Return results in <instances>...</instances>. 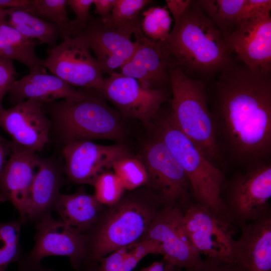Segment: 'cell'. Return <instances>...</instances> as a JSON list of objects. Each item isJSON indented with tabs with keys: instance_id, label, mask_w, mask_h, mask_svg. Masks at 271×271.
<instances>
[{
	"instance_id": "obj_1",
	"label": "cell",
	"mask_w": 271,
	"mask_h": 271,
	"mask_svg": "<svg viewBox=\"0 0 271 271\" xmlns=\"http://www.w3.org/2000/svg\"><path fill=\"white\" fill-rule=\"evenodd\" d=\"M206 88L220 150L222 145L246 169L266 163L271 152V74L253 72L235 59Z\"/></svg>"
},
{
	"instance_id": "obj_2",
	"label": "cell",
	"mask_w": 271,
	"mask_h": 271,
	"mask_svg": "<svg viewBox=\"0 0 271 271\" xmlns=\"http://www.w3.org/2000/svg\"><path fill=\"white\" fill-rule=\"evenodd\" d=\"M162 43L186 76L206 82L235 60L222 33L194 1L175 21L168 38Z\"/></svg>"
},
{
	"instance_id": "obj_3",
	"label": "cell",
	"mask_w": 271,
	"mask_h": 271,
	"mask_svg": "<svg viewBox=\"0 0 271 271\" xmlns=\"http://www.w3.org/2000/svg\"><path fill=\"white\" fill-rule=\"evenodd\" d=\"M152 196L121 198L103 213L84 233L88 266L94 271L98 261L115 250L142 241L151 222L163 208Z\"/></svg>"
},
{
	"instance_id": "obj_4",
	"label": "cell",
	"mask_w": 271,
	"mask_h": 271,
	"mask_svg": "<svg viewBox=\"0 0 271 271\" xmlns=\"http://www.w3.org/2000/svg\"><path fill=\"white\" fill-rule=\"evenodd\" d=\"M169 70L172 93L169 118L217 167L221 151L209 108L206 82L188 77L172 59Z\"/></svg>"
},
{
	"instance_id": "obj_5",
	"label": "cell",
	"mask_w": 271,
	"mask_h": 271,
	"mask_svg": "<svg viewBox=\"0 0 271 271\" xmlns=\"http://www.w3.org/2000/svg\"><path fill=\"white\" fill-rule=\"evenodd\" d=\"M157 118L156 137L166 145L183 168L192 200L230 222L221 196L223 173L177 128L168 114Z\"/></svg>"
},
{
	"instance_id": "obj_6",
	"label": "cell",
	"mask_w": 271,
	"mask_h": 271,
	"mask_svg": "<svg viewBox=\"0 0 271 271\" xmlns=\"http://www.w3.org/2000/svg\"><path fill=\"white\" fill-rule=\"evenodd\" d=\"M65 143L102 139L118 141L123 136L119 116L103 100L92 93L80 99L43 104Z\"/></svg>"
},
{
	"instance_id": "obj_7",
	"label": "cell",
	"mask_w": 271,
	"mask_h": 271,
	"mask_svg": "<svg viewBox=\"0 0 271 271\" xmlns=\"http://www.w3.org/2000/svg\"><path fill=\"white\" fill-rule=\"evenodd\" d=\"M221 196L230 222L239 228L271 213L270 163L260 164L236 173L224 181Z\"/></svg>"
},
{
	"instance_id": "obj_8",
	"label": "cell",
	"mask_w": 271,
	"mask_h": 271,
	"mask_svg": "<svg viewBox=\"0 0 271 271\" xmlns=\"http://www.w3.org/2000/svg\"><path fill=\"white\" fill-rule=\"evenodd\" d=\"M83 36L66 37L63 42L47 49L42 65L69 85L100 92L103 72Z\"/></svg>"
},
{
	"instance_id": "obj_9",
	"label": "cell",
	"mask_w": 271,
	"mask_h": 271,
	"mask_svg": "<svg viewBox=\"0 0 271 271\" xmlns=\"http://www.w3.org/2000/svg\"><path fill=\"white\" fill-rule=\"evenodd\" d=\"M144 157L151 194L164 208L184 206L191 200L189 183L166 145L156 137L145 146Z\"/></svg>"
},
{
	"instance_id": "obj_10",
	"label": "cell",
	"mask_w": 271,
	"mask_h": 271,
	"mask_svg": "<svg viewBox=\"0 0 271 271\" xmlns=\"http://www.w3.org/2000/svg\"><path fill=\"white\" fill-rule=\"evenodd\" d=\"M99 94L123 114L147 126L152 125L162 105L168 100L165 89L148 87L133 78L115 71L104 79Z\"/></svg>"
},
{
	"instance_id": "obj_11",
	"label": "cell",
	"mask_w": 271,
	"mask_h": 271,
	"mask_svg": "<svg viewBox=\"0 0 271 271\" xmlns=\"http://www.w3.org/2000/svg\"><path fill=\"white\" fill-rule=\"evenodd\" d=\"M182 210L186 232L199 253L229 262L234 241L233 225L192 199Z\"/></svg>"
},
{
	"instance_id": "obj_12",
	"label": "cell",
	"mask_w": 271,
	"mask_h": 271,
	"mask_svg": "<svg viewBox=\"0 0 271 271\" xmlns=\"http://www.w3.org/2000/svg\"><path fill=\"white\" fill-rule=\"evenodd\" d=\"M270 12L241 20L231 31L223 34L235 59L255 72L271 74Z\"/></svg>"
},
{
	"instance_id": "obj_13",
	"label": "cell",
	"mask_w": 271,
	"mask_h": 271,
	"mask_svg": "<svg viewBox=\"0 0 271 271\" xmlns=\"http://www.w3.org/2000/svg\"><path fill=\"white\" fill-rule=\"evenodd\" d=\"M145 239L158 241L163 258L178 268L192 271L203 264L201 254L186 232L183 211L179 205L161 209L142 240Z\"/></svg>"
},
{
	"instance_id": "obj_14",
	"label": "cell",
	"mask_w": 271,
	"mask_h": 271,
	"mask_svg": "<svg viewBox=\"0 0 271 271\" xmlns=\"http://www.w3.org/2000/svg\"><path fill=\"white\" fill-rule=\"evenodd\" d=\"M35 243L26 256L30 260L40 262L50 255L65 256L77 270L85 267L89 271L84 233L65 223L54 219L50 213L40 218L36 225Z\"/></svg>"
},
{
	"instance_id": "obj_15",
	"label": "cell",
	"mask_w": 271,
	"mask_h": 271,
	"mask_svg": "<svg viewBox=\"0 0 271 271\" xmlns=\"http://www.w3.org/2000/svg\"><path fill=\"white\" fill-rule=\"evenodd\" d=\"M62 153L64 171L69 179L76 184L91 185L101 174L112 168L115 161L129 156L123 145H101L89 140L67 142Z\"/></svg>"
},
{
	"instance_id": "obj_16",
	"label": "cell",
	"mask_w": 271,
	"mask_h": 271,
	"mask_svg": "<svg viewBox=\"0 0 271 271\" xmlns=\"http://www.w3.org/2000/svg\"><path fill=\"white\" fill-rule=\"evenodd\" d=\"M50 126L43 103L36 100L28 99L0 109V128L16 145L35 153L48 143Z\"/></svg>"
},
{
	"instance_id": "obj_17",
	"label": "cell",
	"mask_w": 271,
	"mask_h": 271,
	"mask_svg": "<svg viewBox=\"0 0 271 271\" xmlns=\"http://www.w3.org/2000/svg\"><path fill=\"white\" fill-rule=\"evenodd\" d=\"M81 34L96 56L103 73L110 74L133 56L139 44V37H133L111 26L100 18L90 17Z\"/></svg>"
},
{
	"instance_id": "obj_18",
	"label": "cell",
	"mask_w": 271,
	"mask_h": 271,
	"mask_svg": "<svg viewBox=\"0 0 271 271\" xmlns=\"http://www.w3.org/2000/svg\"><path fill=\"white\" fill-rule=\"evenodd\" d=\"M40 158L35 152L14 144L0 175V201L10 202L23 222L27 220L31 187Z\"/></svg>"
},
{
	"instance_id": "obj_19",
	"label": "cell",
	"mask_w": 271,
	"mask_h": 271,
	"mask_svg": "<svg viewBox=\"0 0 271 271\" xmlns=\"http://www.w3.org/2000/svg\"><path fill=\"white\" fill-rule=\"evenodd\" d=\"M240 228L229 262L240 271H271V213Z\"/></svg>"
},
{
	"instance_id": "obj_20",
	"label": "cell",
	"mask_w": 271,
	"mask_h": 271,
	"mask_svg": "<svg viewBox=\"0 0 271 271\" xmlns=\"http://www.w3.org/2000/svg\"><path fill=\"white\" fill-rule=\"evenodd\" d=\"M131 58L120 68V73L133 78L151 88L170 85L169 70L171 56L162 42H154L144 34Z\"/></svg>"
},
{
	"instance_id": "obj_21",
	"label": "cell",
	"mask_w": 271,
	"mask_h": 271,
	"mask_svg": "<svg viewBox=\"0 0 271 271\" xmlns=\"http://www.w3.org/2000/svg\"><path fill=\"white\" fill-rule=\"evenodd\" d=\"M89 92L79 90L58 77L49 74L41 66L16 80L9 91L10 99L15 104L28 99H34L42 103L58 99H80Z\"/></svg>"
},
{
	"instance_id": "obj_22",
	"label": "cell",
	"mask_w": 271,
	"mask_h": 271,
	"mask_svg": "<svg viewBox=\"0 0 271 271\" xmlns=\"http://www.w3.org/2000/svg\"><path fill=\"white\" fill-rule=\"evenodd\" d=\"M62 170L50 159L40 158L30 192L27 220L39 219L50 213L60 194Z\"/></svg>"
},
{
	"instance_id": "obj_23",
	"label": "cell",
	"mask_w": 271,
	"mask_h": 271,
	"mask_svg": "<svg viewBox=\"0 0 271 271\" xmlns=\"http://www.w3.org/2000/svg\"><path fill=\"white\" fill-rule=\"evenodd\" d=\"M103 206L94 195L82 190L71 194H60L53 208L65 223L84 233L96 222Z\"/></svg>"
},
{
	"instance_id": "obj_24",
	"label": "cell",
	"mask_w": 271,
	"mask_h": 271,
	"mask_svg": "<svg viewBox=\"0 0 271 271\" xmlns=\"http://www.w3.org/2000/svg\"><path fill=\"white\" fill-rule=\"evenodd\" d=\"M6 23L25 37L37 39L40 43L56 46L57 38L61 37L59 29L47 22L27 12L23 8L8 9L4 19Z\"/></svg>"
},
{
	"instance_id": "obj_25",
	"label": "cell",
	"mask_w": 271,
	"mask_h": 271,
	"mask_svg": "<svg viewBox=\"0 0 271 271\" xmlns=\"http://www.w3.org/2000/svg\"><path fill=\"white\" fill-rule=\"evenodd\" d=\"M67 0H31L25 10L31 14L55 24L60 30L61 37L76 35L81 30L75 20L68 16Z\"/></svg>"
},
{
	"instance_id": "obj_26",
	"label": "cell",
	"mask_w": 271,
	"mask_h": 271,
	"mask_svg": "<svg viewBox=\"0 0 271 271\" xmlns=\"http://www.w3.org/2000/svg\"><path fill=\"white\" fill-rule=\"evenodd\" d=\"M152 2L149 0H115L110 17L104 20L136 38L143 34L140 13Z\"/></svg>"
},
{
	"instance_id": "obj_27",
	"label": "cell",
	"mask_w": 271,
	"mask_h": 271,
	"mask_svg": "<svg viewBox=\"0 0 271 271\" xmlns=\"http://www.w3.org/2000/svg\"><path fill=\"white\" fill-rule=\"evenodd\" d=\"M194 1L223 34L231 31L238 22L245 0Z\"/></svg>"
},
{
	"instance_id": "obj_28",
	"label": "cell",
	"mask_w": 271,
	"mask_h": 271,
	"mask_svg": "<svg viewBox=\"0 0 271 271\" xmlns=\"http://www.w3.org/2000/svg\"><path fill=\"white\" fill-rule=\"evenodd\" d=\"M172 21L166 6L150 7L143 13L142 32L153 41L164 42L170 32Z\"/></svg>"
},
{
	"instance_id": "obj_29",
	"label": "cell",
	"mask_w": 271,
	"mask_h": 271,
	"mask_svg": "<svg viewBox=\"0 0 271 271\" xmlns=\"http://www.w3.org/2000/svg\"><path fill=\"white\" fill-rule=\"evenodd\" d=\"M23 222L21 219L0 222V271H5L11 262L21 257L19 236Z\"/></svg>"
},
{
	"instance_id": "obj_30",
	"label": "cell",
	"mask_w": 271,
	"mask_h": 271,
	"mask_svg": "<svg viewBox=\"0 0 271 271\" xmlns=\"http://www.w3.org/2000/svg\"><path fill=\"white\" fill-rule=\"evenodd\" d=\"M112 169L125 189L132 190L148 183L146 168L138 159L130 156L122 158L113 163Z\"/></svg>"
},
{
	"instance_id": "obj_31",
	"label": "cell",
	"mask_w": 271,
	"mask_h": 271,
	"mask_svg": "<svg viewBox=\"0 0 271 271\" xmlns=\"http://www.w3.org/2000/svg\"><path fill=\"white\" fill-rule=\"evenodd\" d=\"M93 186L96 199L103 205L107 206L117 203L122 198L125 189L119 177L109 171L101 174Z\"/></svg>"
},
{
	"instance_id": "obj_32",
	"label": "cell",
	"mask_w": 271,
	"mask_h": 271,
	"mask_svg": "<svg viewBox=\"0 0 271 271\" xmlns=\"http://www.w3.org/2000/svg\"><path fill=\"white\" fill-rule=\"evenodd\" d=\"M0 35L16 50L26 56L32 64L34 69L42 65V60L36 55L35 47L38 44L9 25L5 20H0Z\"/></svg>"
},
{
	"instance_id": "obj_33",
	"label": "cell",
	"mask_w": 271,
	"mask_h": 271,
	"mask_svg": "<svg viewBox=\"0 0 271 271\" xmlns=\"http://www.w3.org/2000/svg\"><path fill=\"white\" fill-rule=\"evenodd\" d=\"M150 254H162L160 245L154 240H143L137 243L134 249L115 271H131L141 260Z\"/></svg>"
},
{
	"instance_id": "obj_34",
	"label": "cell",
	"mask_w": 271,
	"mask_h": 271,
	"mask_svg": "<svg viewBox=\"0 0 271 271\" xmlns=\"http://www.w3.org/2000/svg\"><path fill=\"white\" fill-rule=\"evenodd\" d=\"M136 244L137 243L120 247L101 258L98 261L94 271H115L132 251Z\"/></svg>"
},
{
	"instance_id": "obj_35",
	"label": "cell",
	"mask_w": 271,
	"mask_h": 271,
	"mask_svg": "<svg viewBox=\"0 0 271 271\" xmlns=\"http://www.w3.org/2000/svg\"><path fill=\"white\" fill-rule=\"evenodd\" d=\"M16 77L13 60L0 56V109L4 108V97L11 89Z\"/></svg>"
},
{
	"instance_id": "obj_36",
	"label": "cell",
	"mask_w": 271,
	"mask_h": 271,
	"mask_svg": "<svg viewBox=\"0 0 271 271\" xmlns=\"http://www.w3.org/2000/svg\"><path fill=\"white\" fill-rule=\"evenodd\" d=\"M67 6L74 12L76 19L74 20L82 30L87 23L90 16L89 9L93 0H67Z\"/></svg>"
},
{
	"instance_id": "obj_37",
	"label": "cell",
	"mask_w": 271,
	"mask_h": 271,
	"mask_svg": "<svg viewBox=\"0 0 271 271\" xmlns=\"http://www.w3.org/2000/svg\"><path fill=\"white\" fill-rule=\"evenodd\" d=\"M270 0H245L239 21L262 12H270Z\"/></svg>"
},
{
	"instance_id": "obj_38",
	"label": "cell",
	"mask_w": 271,
	"mask_h": 271,
	"mask_svg": "<svg viewBox=\"0 0 271 271\" xmlns=\"http://www.w3.org/2000/svg\"><path fill=\"white\" fill-rule=\"evenodd\" d=\"M192 271H240L233 263L217 258L207 257L202 265Z\"/></svg>"
},
{
	"instance_id": "obj_39",
	"label": "cell",
	"mask_w": 271,
	"mask_h": 271,
	"mask_svg": "<svg viewBox=\"0 0 271 271\" xmlns=\"http://www.w3.org/2000/svg\"><path fill=\"white\" fill-rule=\"evenodd\" d=\"M14 144L0 134V175L4 169L12 153Z\"/></svg>"
},
{
	"instance_id": "obj_40",
	"label": "cell",
	"mask_w": 271,
	"mask_h": 271,
	"mask_svg": "<svg viewBox=\"0 0 271 271\" xmlns=\"http://www.w3.org/2000/svg\"><path fill=\"white\" fill-rule=\"evenodd\" d=\"M190 0H166L167 7L172 13L174 21L186 11L191 3Z\"/></svg>"
},
{
	"instance_id": "obj_41",
	"label": "cell",
	"mask_w": 271,
	"mask_h": 271,
	"mask_svg": "<svg viewBox=\"0 0 271 271\" xmlns=\"http://www.w3.org/2000/svg\"><path fill=\"white\" fill-rule=\"evenodd\" d=\"M115 0H93L95 13L103 20H107L110 16Z\"/></svg>"
},
{
	"instance_id": "obj_42",
	"label": "cell",
	"mask_w": 271,
	"mask_h": 271,
	"mask_svg": "<svg viewBox=\"0 0 271 271\" xmlns=\"http://www.w3.org/2000/svg\"><path fill=\"white\" fill-rule=\"evenodd\" d=\"M17 262L19 263L18 271H53L43 266L40 262L30 260L26 256H21Z\"/></svg>"
},
{
	"instance_id": "obj_43",
	"label": "cell",
	"mask_w": 271,
	"mask_h": 271,
	"mask_svg": "<svg viewBox=\"0 0 271 271\" xmlns=\"http://www.w3.org/2000/svg\"><path fill=\"white\" fill-rule=\"evenodd\" d=\"M178 268L165 259L155 261L148 266L142 268L140 271H179Z\"/></svg>"
},
{
	"instance_id": "obj_44",
	"label": "cell",
	"mask_w": 271,
	"mask_h": 271,
	"mask_svg": "<svg viewBox=\"0 0 271 271\" xmlns=\"http://www.w3.org/2000/svg\"><path fill=\"white\" fill-rule=\"evenodd\" d=\"M31 2V0H0V8L3 9L23 8L25 9Z\"/></svg>"
},
{
	"instance_id": "obj_45",
	"label": "cell",
	"mask_w": 271,
	"mask_h": 271,
	"mask_svg": "<svg viewBox=\"0 0 271 271\" xmlns=\"http://www.w3.org/2000/svg\"><path fill=\"white\" fill-rule=\"evenodd\" d=\"M8 12V9H3L0 8V20L5 19Z\"/></svg>"
},
{
	"instance_id": "obj_46",
	"label": "cell",
	"mask_w": 271,
	"mask_h": 271,
	"mask_svg": "<svg viewBox=\"0 0 271 271\" xmlns=\"http://www.w3.org/2000/svg\"><path fill=\"white\" fill-rule=\"evenodd\" d=\"M179 271H181V270H180Z\"/></svg>"
},
{
	"instance_id": "obj_47",
	"label": "cell",
	"mask_w": 271,
	"mask_h": 271,
	"mask_svg": "<svg viewBox=\"0 0 271 271\" xmlns=\"http://www.w3.org/2000/svg\"></svg>"
}]
</instances>
